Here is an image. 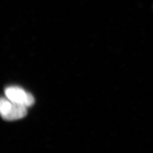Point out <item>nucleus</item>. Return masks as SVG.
<instances>
[{
	"label": "nucleus",
	"instance_id": "nucleus-2",
	"mask_svg": "<svg viewBox=\"0 0 153 153\" xmlns=\"http://www.w3.org/2000/svg\"><path fill=\"white\" fill-rule=\"evenodd\" d=\"M27 114V107L25 105L11 102L10 108L8 112L2 117L5 120H19L23 118Z\"/></svg>",
	"mask_w": 153,
	"mask_h": 153
},
{
	"label": "nucleus",
	"instance_id": "nucleus-3",
	"mask_svg": "<svg viewBox=\"0 0 153 153\" xmlns=\"http://www.w3.org/2000/svg\"><path fill=\"white\" fill-rule=\"evenodd\" d=\"M11 105V102L8 99L1 98L0 101V112L1 116H4L5 115L9 109L10 108Z\"/></svg>",
	"mask_w": 153,
	"mask_h": 153
},
{
	"label": "nucleus",
	"instance_id": "nucleus-1",
	"mask_svg": "<svg viewBox=\"0 0 153 153\" xmlns=\"http://www.w3.org/2000/svg\"><path fill=\"white\" fill-rule=\"evenodd\" d=\"M6 98L14 103L23 104L27 107L34 104L35 99L30 93L26 92L23 88L17 86L6 88L5 91Z\"/></svg>",
	"mask_w": 153,
	"mask_h": 153
}]
</instances>
